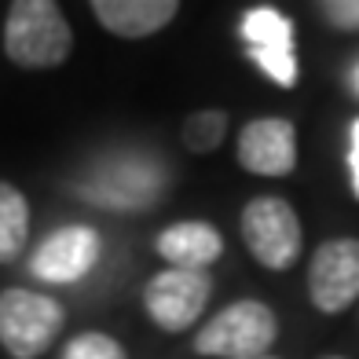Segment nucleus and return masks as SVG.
<instances>
[{
	"instance_id": "18",
	"label": "nucleus",
	"mask_w": 359,
	"mask_h": 359,
	"mask_svg": "<svg viewBox=\"0 0 359 359\" xmlns=\"http://www.w3.org/2000/svg\"><path fill=\"white\" fill-rule=\"evenodd\" d=\"M352 85H355V92H359V67H355V74H352Z\"/></svg>"
},
{
	"instance_id": "17",
	"label": "nucleus",
	"mask_w": 359,
	"mask_h": 359,
	"mask_svg": "<svg viewBox=\"0 0 359 359\" xmlns=\"http://www.w3.org/2000/svg\"><path fill=\"white\" fill-rule=\"evenodd\" d=\"M348 172H352V191L359 198V118L352 121V133H348Z\"/></svg>"
},
{
	"instance_id": "15",
	"label": "nucleus",
	"mask_w": 359,
	"mask_h": 359,
	"mask_svg": "<svg viewBox=\"0 0 359 359\" xmlns=\"http://www.w3.org/2000/svg\"><path fill=\"white\" fill-rule=\"evenodd\" d=\"M62 359H128V355L110 334L88 330V334H77L70 345L62 348Z\"/></svg>"
},
{
	"instance_id": "1",
	"label": "nucleus",
	"mask_w": 359,
	"mask_h": 359,
	"mask_svg": "<svg viewBox=\"0 0 359 359\" xmlns=\"http://www.w3.org/2000/svg\"><path fill=\"white\" fill-rule=\"evenodd\" d=\"M74 29L52 0H15L4 22V52L22 70H52L67 62Z\"/></svg>"
},
{
	"instance_id": "19",
	"label": "nucleus",
	"mask_w": 359,
	"mask_h": 359,
	"mask_svg": "<svg viewBox=\"0 0 359 359\" xmlns=\"http://www.w3.org/2000/svg\"><path fill=\"white\" fill-rule=\"evenodd\" d=\"M326 359H341V355H326Z\"/></svg>"
},
{
	"instance_id": "14",
	"label": "nucleus",
	"mask_w": 359,
	"mask_h": 359,
	"mask_svg": "<svg viewBox=\"0 0 359 359\" xmlns=\"http://www.w3.org/2000/svg\"><path fill=\"white\" fill-rule=\"evenodd\" d=\"M250 59L275 81V85H283V88L297 85V59H293V48H250Z\"/></svg>"
},
{
	"instance_id": "4",
	"label": "nucleus",
	"mask_w": 359,
	"mask_h": 359,
	"mask_svg": "<svg viewBox=\"0 0 359 359\" xmlns=\"http://www.w3.org/2000/svg\"><path fill=\"white\" fill-rule=\"evenodd\" d=\"M242 242L257 257V264H264L268 271H290L297 264L304 242L297 209L275 194L253 198L242 209Z\"/></svg>"
},
{
	"instance_id": "2",
	"label": "nucleus",
	"mask_w": 359,
	"mask_h": 359,
	"mask_svg": "<svg viewBox=\"0 0 359 359\" xmlns=\"http://www.w3.org/2000/svg\"><path fill=\"white\" fill-rule=\"evenodd\" d=\"M275 334L279 319L264 301H235L198 330L194 352L213 359H264Z\"/></svg>"
},
{
	"instance_id": "20",
	"label": "nucleus",
	"mask_w": 359,
	"mask_h": 359,
	"mask_svg": "<svg viewBox=\"0 0 359 359\" xmlns=\"http://www.w3.org/2000/svg\"><path fill=\"white\" fill-rule=\"evenodd\" d=\"M264 359H271V355H264Z\"/></svg>"
},
{
	"instance_id": "5",
	"label": "nucleus",
	"mask_w": 359,
	"mask_h": 359,
	"mask_svg": "<svg viewBox=\"0 0 359 359\" xmlns=\"http://www.w3.org/2000/svg\"><path fill=\"white\" fill-rule=\"evenodd\" d=\"M213 297V279L209 271H184V268H165L151 275L143 290V308L161 326L165 334H184L198 323L202 308Z\"/></svg>"
},
{
	"instance_id": "10",
	"label": "nucleus",
	"mask_w": 359,
	"mask_h": 359,
	"mask_svg": "<svg viewBox=\"0 0 359 359\" xmlns=\"http://www.w3.org/2000/svg\"><path fill=\"white\" fill-rule=\"evenodd\" d=\"M224 253V235L205 220H184L158 235V257H165L169 268L205 271Z\"/></svg>"
},
{
	"instance_id": "6",
	"label": "nucleus",
	"mask_w": 359,
	"mask_h": 359,
	"mask_svg": "<svg viewBox=\"0 0 359 359\" xmlns=\"http://www.w3.org/2000/svg\"><path fill=\"white\" fill-rule=\"evenodd\" d=\"M308 297L319 312L337 316L359 297V238L323 242L308 268Z\"/></svg>"
},
{
	"instance_id": "3",
	"label": "nucleus",
	"mask_w": 359,
	"mask_h": 359,
	"mask_svg": "<svg viewBox=\"0 0 359 359\" xmlns=\"http://www.w3.org/2000/svg\"><path fill=\"white\" fill-rule=\"evenodd\" d=\"M62 304L44 293L11 286L0 293V345L11 359H37L62 330Z\"/></svg>"
},
{
	"instance_id": "7",
	"label": "nucleus",
	"mask_w": 359,
	"mask_h": 359,
	"mask_svg": "<svg viewBox=\"0 0 359 359\" xmlns=\"http://www.w3.org/2000/svg\"><path fill=\"white\" fill-rule=\"evenodd\" d=\"M238 161L253 176H290L297 169V133L286 118H257L238 133Z\"/></svg>"
},
{
	"instance_id": "16",
	"label": "nucleus",
	"mask_w": 359,
	"mask_h": 359,
	"mask_svg": "<svg viewBox=\"0 0 359 359\" xmlns=\"http://www.w3.org/2000/svg\"><path fill=\"white\" fill-rule=\"evenodd\" d=\"M319 11L337 29H359V0H323Z\"/></svg>"
},
{
	"instance_id": "9",
	"label": "nucleus",
	"mask_w": 359,
	"mask_h": 359,
	"mask_svg": "<svg viewBox=\"0 0 359 359\" xmlns=\"http://www.w3.org/2000/svg\"><path fill=\"white\" fill-rule=\"evenodd\" d=\"M92 15L114 37L140 41L165 29L180 15V4L176 0H92Z\"/></svg>"
},
{
	"instance_id": "13",
	"label": "nucleus",
	"mask_w": 359,
	"mask_h": 359,
	"mask_svg": "<svg viewBox=\"0 0 359 359\" xmlns=\"http://www.w3.org/2000/svg\"><path fill=\"white\" fill-rule=\"evenodd\" d=\"M227 114L224 110H198L184 121V147L191 154H209L224 143Z\"/></svg>"
},
{
	"instance_id": "11",
	"label": "nucleus",
	"mask_w": 359,
	"mask_h": 359,
	"mask_svg": "<svg viewBox=\"0 0 359 359\" xmlns=\"http://www.w3.org/2000/svg\"><path fill=\"white\" fill-rule=\"evenodd\" d=\"M29 238V202L26 194L0 180V264H11Z\"/></svg>"
},
{
	"instance_id": "8",
	"label": "nucleus",
	"mask_w": 359,
	"mask_h": 359,
	"mask_svg": "<svg viewBox=\"0 0 359 359\" xmlns=\"http://www.w3.org/2000/svg\"><path fill=\"white\" fill-rule=\"evenodd\" d=\"M95 260H100V235L85 224H70L41 242V250L29 260V271L41 283H74L92 271Z\"/></svg>"
},
{
	"instance_id": "12",
	"label": "nucleus",
	"mask_w": 359,
	"mask_h": 359,
	"mask_svg": "<svg viewBox=\"0 0 359 359\" xmlns=\"http://www.w3.org/2000/svg\"><path fill=\"white\" fill-rule=\"evenodd\" d=\"M242 41L250 48H293V22L275 8H253L242 15Z\"/></svg>"
}]
</instances>
